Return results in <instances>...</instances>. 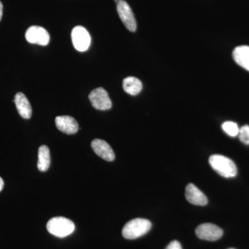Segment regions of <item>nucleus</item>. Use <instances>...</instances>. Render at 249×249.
<instances>
[{"mask_svg":"<svg viewBox=\"0 0 249 249\" xmlns=\"http://www.w3.org/2000/svg\"><path fill=\"white\" fill-rule=\"evenodd\" d=\"M123 88L126 93L132 96H136L142 91V82L138 78L129 76L124 80Z\"/></svg>","mask_w":249,"mask_h":249,"instance_id":"14","label":"nucleus"},{"mask_svg":"<svg viewBox=\"0 0 249 249\" xmlns=\"http://www.w3.org/2000/svg\"><path fill=\"white\" fill-rule=\"evenodd\" d=\"M71 40L73 47L78 52H85L91 44V37L88 31L82 26H77L71 31Z\"/></svg>","mask_w":249,"mask_h":249,"instance_id":"4","label":"nucleus"},{"mask_svg":"<svg viewBox=\"0 0 249 249\" xmlns=\"http://www.w3.org/2000/svg\"><path fill=\"white\" fill-rule=\"evenodd\" d=\"M57 128L67 134H76L79 129L76 119L70 116H60L55 119Z\"/></svg>","mask_w":249,"mask_h":249,"instance_id":"10","label":"nucleus"},{"mask_svg":"<svg viewBox=\"0 0 249 249\" xmlns=\"http://www.w3.org/2000/svg\"><path fill=\"white\" fill-rule=\"evenodd\" d=\"M4 181H3L2 178H0V191H1V190L4 188Z\"/></svg>","mask_w":249,"mask_h":249,"instance_id":"20","label":"nucleus"},{"mask_svg":"<svg viewBox=\"0 0 249 249\" xmlns=\"http://www.w3.org/2000/svg\"></svg>","mask_w":249,"mask_h":249,"instance_id":"22","label":"nucleus"},{"mask_svg":"<svg viewBox=\"0 0 249 249\" xmlns=\"http://www.w3.org/2000/svg\"><path fill=\"white\" fill-rule=\"evenodd\" d=\"M26 40L31 44L46 46L50 41L48 31L39 26H32L27 29L25 34Z\"/></svg>","mask_w":249,"mask_h":249,"instance_id":"8","label":"nucleus"},{"mask_svg":"<svg viewBox=\"0 0 249 249\" xmlns=\"http://www.w3.org/2000/svg\"><path fill=\"white\" fill-rule=\"evenodd\" d=\"M91 147L93 152L103 160L107 161H112L115 159V154L110 145L101 139H94L91 142Z\"/></svg>","mask_w":249,"mask_h":249,"instance_id":"9","label":"nucleus"},{"mask_svg":"<svg viewBox=\"0 0 249 249\" xmlns=\"http://www.w3.org/2000/svg\"><path fill=\"white\" fill-rule=\"evenodd\" d=\"M232 57L237 65L249 71V46L236 47L232 52Z\"/></svg>","mask_w":249,"mask_h":249,"instance_id":"13","label":"nucleus"},{"mask_svg":"<svg viewBox=\"0 0 249 249\" xmlns=\"http://www.w3.org/2000/svg\"><path fill=\"white\" fill-rule=\"evenodd\" d=\"M119 18L125 27L131 32L137 30V21L129 4L124 0H120L116 6Z\"/></svg>","mask_w":249,"mask_h":249,"instance_id":"6","label":"nucleus"},{"mask_svg":"<svg viewBox=\"0 0 249 249\" xmlns=\"http://www.w3.org/2000/svg\"><path fill=\"white\" fill-rule=\"evenodd\" d=\"M240 140L247 145H249V125L245 124L240 128L239 132Z\"/></svg>","mask_w":249,"mask_h":249,"instance_id":"17","label":"nucleus"},{"mask_svg":"<svg viewBox=\"0 0 249 249\" xmlns=\"http://www.w3.org/2000/svg\"><path fill=\"white\" fill-rule=\"evenodd\" d=\"M186 198L191 204L196 206H206L208 204V198L193 183H189L186 186Z\"/></svg>","mask_w":249,"mask_h":249,"instance_id":"11","label":"nucleus"},{"mask_svg":"<svg viewBox=\"0 0 249 249\" xmlns=\"http://www.w3.org/2000/svg\"><path fill=\"white\" fill-rule=\"evenodd\" d=\"M165 249H182L181 244L178 241L175 240L170 242Z\"/></svg>","mask_w":249,"mask_h":249,"instance_id":"18","label":"nucleus"},{"mask_svg":"<svg viewBox=\"0 0 249 249\" xmlns=\"http://www.w3.org/2000/svg\"><path fill=\"white\" fill-rule=\"evenodd\" d=\"M14 102L16 103V108L19 115L22 116L23 119H30L32 115V108L25 95L22 92L16 93Z\"/></svg>","mask_w":249,"mask_h":249,"instance_id":"12","label":"nucleus"},{"mask_svg":"<svg viewBox=\"0 0 249 249\" xmlns=\"http://www.w3.org/2000/svg\"><path fill=\"white\" fill-rule=\"evenodd\" d=\"M196 235L203 240L216 241L222 237V229L213 224L205 223L197 227L196 231Z\"/></svg>","mask_w":249,"mask_h":249,"instance_id":"7","label":"nucleus"},{"mask_svg":"<svg viewBox=\"0 0 249 249\" xmlns=\"http://www.w3.org/2000/svg\"><path fill=\"white\" fill-rule=\"evenodd\" d=\"M152 224L147 219L137 218L129 221L123 229V236L127 240H134L150 231Z\"/></svg>","mask_w":249,"mask_h":249,"instance_id":"2","label":"nucleus"},{"mask_svg":"<svg viewBox=\"0 0 249 249\" xmlns=\"http://www.w3.org/2000/svg\"><path fill=\"white\" fill-rule=\"evenodd\" d=\"M3 15V5L2 3L0 1V21H1V18H2Z\"/></svg>","mask_w":249,"mask_h":249,"instance_id":"19","label":"nucleus"},{"mask_svg":"<svg viewBox=\"0 0 249 249\" xmlns=\"http://www.w3.org/2000/svg\"><path fill=\"white\" fill-rule=\"evenodd\" d=\"M114 1H116V4H118V3H119V1H120V0H114Z\"/></svg>","mask_w":249,"mask_h":249,"instance_id":"21","label":"nucleus"},{"mask_svg":"<svg viewBox=\"0 0 249 249\" xmlns=\"http://www.w3.org/2000/svg\"><path fill=\"white\" fill-rule=\"evenodd\" d=\"M222 127L223 130L230 137H235L238 135L240 132V128L237 124L232 121H226L222 124Z\"/></svg>","mask_w":249,"mask_h":249,"instance_id":"16","label":"nucleus"},{"mask_svg":"<svg viewBox=\"0 0 249 249\" xmlns=\"http://www.w3.org/2000/svg\"><path fill=\"white\" fill-rule=\"evenodd\" d=\"M50 151L47 145H42L38 150V161L37 168L41 172H45L50 166Z\"/></svg>","mask_w":249,"mask_h":249,"instance_id":"15","label":"nucleus"},{"mask_svg":"<svg viewBox=\"0 0 249 249\" xmlns=\"http://www.w3.org/2000/svg\"><path fill=\"white\" fill-rule=\"evenodd\" d=\"M47 231L52 235L65 237L71 235L75 229L73 222L63 217H53L47 224Z\"/></svg>","mask_w":249,"mask_h":249,"instance_id":"3","label":"nucleus"},{"mask_svg":"<svg viewBox=\"0 0 249 249\" xmlns=\"http://www.w3.org/2000/svg\"><path fill=\"white\" fill-rule=\"evenodd\" d=\"M213 169L225 178H235L237 173L235 163L230 159L220 155H213L209 158Z\"/></svg>","mask_w":249,"mask_h":249,"instance_id":"1","label":"nucleus"},{"mask_svg":"<svg viewBox=\"0 0 249 249\" xmlns=\"http://www.w3.org/2000/svg\"><path fill=\"white\" fill-rule=\"evenodd\" d=\"M89 98L93 107L98 110H107L112 106L107 91L103 88H96L91 91Z\"/></svg>","mask_w":249,"mask_h":249,"instance_id":"5","label":"nucleus"}]
</instances>
